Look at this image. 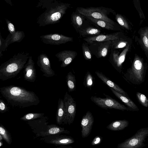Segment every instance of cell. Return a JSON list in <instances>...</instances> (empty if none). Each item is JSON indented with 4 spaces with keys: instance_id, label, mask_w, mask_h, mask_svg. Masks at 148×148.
<instances>
[{
    "instance_id": "6da1fadb",
    "label": "cell",
    "mask_w": 148,
    "mask_h": 148,
    "mask_svg": "<svg viewBox=\"0 0 148 148\" xmlns=\"http://www.w3.org/2000/svg\"><path fill=\"white\" fill-rule=\"evenodd\" d=\"M0 92L8 103L13 107L20 108L37 106L40 101L33 91L19 86L13 85L0 88Z\"/></svg>"
},
{
    "instance_id": "7a4b0ae2",
    "label": "cell",
    "mask_w": 148,
    "mask_h": 148,
    "mask_svg": "<svg viewBox=\"0 0 148 148\" xmlns=\"http://www.w3.org/2000/svg\"><path fill=\"white\" fill-rule=\"evenodd\" d=\"M71 4L58 0H40L36 7L43 12L37 18L36 23L40 27L54 24L60 22Z\"/></svg>"
},
{
    "instance_id": "3957f363",
    "label": "cell",
    "mask_w": 148,
    "mask_h": 148,
    "mask_svg": "<svg viewBox=\"0 0 148 148\" xmlns=\"http://www.w3.org/2000/svg\"><path fill=\"white\" fill-rule=\"evenodd\" d=\"M29 53L24 52L15 54L0 66V79L4 81L16 76L25 66L29 57Z\"/></svg>"
},
{
    "instance_id": "277c9868",
    "label": "cell",
    "mask_w": 148,
    "mask_h": 148,
    "mask_svg": "<svg viewBox=\"0 0 148 148\" xmlns=\"http://www.w3.org/2000/svg\"><path fill=\"white\" fill-rule=\"evenodd\" d=\"M76 10L85 16L103 20L114 25V21L108 17V15L112 12L110 8L103 7H78Z\"/></svg>"
},
{
    "instance_id": "5b68a950",
    "label": "cell",
    "mask_w": 148,
    "mask_h": 148,
    "mask_svg": "<svg viewBox=\"0 0 148 148\" xmlns=\"http://www.w3.org/2000/svg\"><path fill=\"white\" fill-rule=\"evenodd\" d=\"M148 136V127L138 130L132 137L119 144L118 148H141L146 145L144 143Z\"/></svg>"
},
{
    "instance_id": "8992f818",
    "label": "cell",
    "mask_w": 148,
    "mask_h": 148,
    "mask_svg": "<svg viewBox=\"0 0 148 148\" xmlns=\"http://www.w3.org/2000/svg\"><path fill=\"white\" fill-rule=\"evenodd\" d=\"M106 98H102L96 96H92L91 100L96 105L103 109H114L122 111L128 110V109L115 99L103 93Z\"/></svg>"
},
{
    "instance_id": "52a82bcc",
    "label": "cell",
    "mask_w": 148,
    "mask_h": 148,
    "mask_svg": "<svg viewBox=\"0 0 148 148\" xmlns=\"http://www.w3.org/2000/svg\"><path fill=\"white\" fill-rule=\"evenodd\" d=\"M63 100L65 109V116L63 122L64 124L70 125L73 123L75 116L76 102L67 92H66Z\"/></svg>"
},
{
    "instance_id": "ba28073f",
    "label": "cell",
    "mask_w": 148,
    "mask_h": 148,
    "mask_svg": "<svg viewBox=\"0 0 148 148\" xmlns=\"http://www.w3.org/2000/svg\"><path fill=\"white\" fill-rule=\"evenodd\" d=\"M128 79L134 84H139L143 82L144 80L145 72L141 62L136 60L133 68L127 72Z\"/></svg>"
},
{
    "instance_id": "9c48e42d",
    "label": "cell",
    "mask_w": 148,
    "mask_h": 148,
    "mask_svg": "<svg viewBox=\"0 0 148 148\" xmlns=\"http://www.w3.org/2000/svg\"><path fill=\"white\" fill-rule=\"evenodd\" d=\"M40 38L44 43L51 45H60L73 41V37L66 36L58 33L43 35L40 36Z\"/></svg>"
},
{
    "instance_id": "30bf717a",
    "label": "cell",
    "mask_w": 148,
    "mask_h": 148,
    "mask_svg": "<svg viewBox=\"0 0 148 148\" xmlns=\"http://www.w3.org/2000/svg\"><path fill=\"white\" fill-rule=\"evenodd\" d=\"M112 41L94 42L89 44L91 53L97 58L105 57L111 48Z\"/></svg>"
},
{
    "instance_id": "8fae6325",
    "label": "cell",
    "mask_w": 148,
    "mask_h": 148,
    "mask_svg": "<svg viewBox=\"0 0 148 148\" xmlns=\"http://www.w3.org/2000/svg\"><path fill=\"white\" fill-rule=\"evenodd\" d=\"M37 64L40 68L44 76L50 77L55 75L54 71L51 68L49 59L46 54L42 53L38 56Z\"/></svg>"
},
{
    "instance_id": "7c38bea8",
    "label": "cell",
    "mask_w": 148,
    "mask_h": 148,
    "mask_svg": "<svg viewBox=\"0 0 148 148\" xmlns=\"http://www.w3.org/2000/svg\"><path fill=\"white\" fill-rule=\"evenodd\" d=\"M24 80L31 82H34L36 78L35 63L32 56H29L23 71Z\"/></svg>"
},
{
    "instance_id": "4fadbf2b",
    "label": "cell",
    "mask_w": 148,
    "mask_h": 148,
    "mask_svg": "<svg viewBox=\"0 0 148 148\" xmlns=\"http://www.w3.org/2000/svg\"><path fill=\"white\" fill-rule=\"evenodd\" d=\"M77 53L75 51L70 50H65L61 51L55 55L62 63L61 67H65L69 65L75 58Z\"/></svg>"
},
{
    "instance_id": "5bb4252c",
    "label": "cell",
    "mask_w": 148,
    "mask_h": 148,
    "mask_svg": "<svg viewBox=\"0 0 148 148\" xmlns=\"http://www.w3.org/2000/svg\"><path fill=\"white\" fill-rule=\"evenodd\" d=\"M94 121V118L92 113L89 111H87L83 116L81 121L82 136V137H86L90 134Z\"/></svg>"
},
{
    "instance_id": "9a60e30c",
    "label": "cell",
    "mask_w": 148,
    "mask_h": 148,
    "mask_svg": "<svg viewBox=\"0 0 148 148\" xmlns=\"http://www.w3.org/2000/svg\"><path fill=\"white\" fill-rule=\"evenodd\" d=\"M84 25V23L79 29L78 33L80 37L86 38L97 36L101 34V30L95 25Z\"/></svg>"
},
{
    "instance_id": "2e32d148",
    "label": "cell",
    "mask_w": 148,
    "mask_h": 148,
    "mask_svg": "<svg viewBox=\"0 0 148 148\" xmlns=\"http://www.w3.org/2000/svg\"><path fill=\"white\" fill-rule=\"evenodd\" d=\"M118 34L116 33L100 34L99 35L84 38L83 40L89 45L94 42L112 41L117 39Z\"/></svg>"
},
{
    "instance_id": "e0dca14e",
    "label": "cell",
    "mask_w": 148,
    "mask_h": 148,
    "mask_svg": "<svg viewBox=\"0 0 148 148\" xmlns=\"http://www.w3.org/2000/svg\"><path fill=\"white\" fill-rule=\"evenodd\" d=\"M95 73L98 77L109 87L112 88L117 92L125 96L128 97L127 94L125 91L102 73L96 71Z\"/></svg>"
},
{
    "instance_id": "ac0fdd59",
    "label": "cell",
    "mask_w": 148,
    "mask_h": 148,
    "mask_svg": "<svg viewBox=\"0 0 148 148\" xmlns=\"http://www.w3.org/2000/svg\"><path fill=\"white\" fill-rule=\"evenodd\" d=\"M85 18V16L76 10L73 12L71 16V24L77 33L82 27Z\"/></svg>"
},
{
    "instance_id": "d6986e66",
    "label": "cell",
    "mask_w": 148,
    "mask_h": 148,
    "mask_svg": "<svg viewBox=\"0 0 148 148\" xmlns=\"http://www.w3.org/2000/svg\"><path fill=\"white\" fill-rule=\"evenodd\" d=\"M113 93L119 99L123 102L130 110L132 111H138L139 110L136 105L129 97L117 92L112 88L109 87Z\"/></svg>"
},
{
    "instance_id": "ffe728a7",
    "label": "cell",
    "mask_w": 148,
    "mask_h": 148,
    "mask_svg": "<svg viewBox=\"0 0 148 148\" xmlns=\"http://www.w3.org/2000/svg\"><path fill=\"white\" fill-rule=\"evenodd\" d=\"M87 21L91 24L108 30H114V25L107 21L89 17H86Z\"/></svg>"
},
{
    "instance_id": "44dd1931",
    "label": "cell",
    "mask_w": 148,
    "mask_h": 148,
    "mask_svg": "<svg viewBox=\"0 0 148 148\" xmlns=\"http://www.w3.org/2000/svg\"><path fill=\"white\" fill-rule=\"evenodd\" d=\"M65 116L64 103L63 99L59 98L56 111V118L57 123L61 124L63 122Z\"/></svg>"
},
{
    "instance_id": "7402d4cb",
    "label": "cell",
    "mask_w": 148,
    "mask_h": 148,
    "mask_svg": "<svg viewBox=\"0 0 148 148\" xmlns=\"http://www.w3.org/2000/svg\"><path fill=\"white\" fill-rule=\"evenodd\" d=\"M129 122L126 120H118L112 122L109 124L107 128L113 131L122 130L128 126Z\"/></svg>"
},
{
    "instance_id": "603a6c76",
    "label": "cell",
    "mask_w": 148,
    "mask_h": 148,
    "mask_svg": "<svg viewBox=\"0 0 148 148\" xmlns=\"http://www.w3.org/2000/svg\"><path fill=\"white\" fill-rule=\"evenodd\" d=\"M25 36L24 33L22 31H16L13 34L10 33L7 36L6 39L7 40L8 45L14 42H20Z\"/></svg>"
},
{
    "instance_id": "cb8c5ba5",
    "label": "cell",
    "mask_w": 148,
    "mask_h": 148,
    "mask_svg": "<svg viewBox=\"0 0 148 148\" xmlns=\"http://www.w3.org/2000/svg\"><path fill=\"white\" fill-rule=\"evenodd\" d=\"M48 128L46 131L41 132L38 136H45L63 132H68L64 128L57 126L49 127Z\"/></svg>"
},
{
    "instance_id": "d4e9b609",
    "label": "cell",
    "mask_w": 148,
    "mask_h": 148,
    "mask_svg": "<svg viewBox=\"0 0 148 148\" xmlns=\"http://www.w3.org/2000/svg\"><path fill=\"white\" fill-rule=\"evenodd\" d=\"M66 81L69 91L72 92L75 91L76 89V80L75 76L71 72L68 73L66 77Z\"/></svg>"
},
{
    "instance_id": "484cf974",
    "label": "cell",
    "mask_w": 148,
    "mask_h": 148,
    "mask_svg": "<svg viewBox=\"0 0 148 148\" xmlns=\"http://www.w3.org/2000/svg\"><path fill=\"white\" fill-rule=\"evenodd\" d=\"M94 82L95 79L94 77L90 72L88 71L84 79V85L85 87L91 90L92 88L94 86Z\"/></svg>"
},
{
    "instance_id": "4316f807",
    "label": "cell",
    "mask_w": 148,
    "mask_h": 148,
    "mask_svg": "<svg viewBox=\"0 0 148 148\" xmlns=\"http://www.w3.org/2000/svg\"><path fill=\"white\" fill-rule=\"evenodd\" d=\"M44 113H32L27 114L20 118L21 120L27 121L40 119L43 117Z\"/></svg>"
},
{
    "instance_id": "83f0119b",
    "label": "cell",
    "mask_w": 148,
    "mask_h": 148,
    "mask_svg": "<svg viewBox=\"0 0 148 148\" xmlns=\"http://www.w3.org/2000/svg\"><path fill=\"white\" fill-rule=\"evenodd\" d=\"M74 140L69 138H60L52 140L51 143L58 145H67L73 143Z\"/></svg>"
},
{
    "instance_id": "f1b7e54d",
    "label": "cell",
    "mask_w": 148,
    "mask_h": 148,
    "mask_svg": "<svg viewBox=\"0 0 148 148\" xmlns=\"http://www.w3.org/2000/svg\"><path fill=\"white\" fill-rule=\"evenodd\" d=\"M82 47L83 54L84 59L86 60L91 61L92 59V53L88 44L86 42H83Z\"/></svg>"
},
{
    "instance_id": "f546056e",
    "label": "cell",
    "mask_w": 148,
    "mask_h": 148,
    "mask_svg": "<svg viewBox=\"0 0 148 148\" xmlns=\"http://www.w3.org/2000/svg\"><path fill=\"white\" fill-rule=\"evenodd\" d=\"M137 98L141 104L145 107H148V99L144 94L139 92L136 94Z\"/></svg>"
},
{
    "instance_id": "4dcf8cb0",
    "label": "cell",
    "mask_w": 148,
    "mask_h": 148,
    "mask_svg": "<svg viewBox=\"0 0 148 148\" xmlns=\"http://www.w3.org/2000/svg\"><path fill=\"white\" fill-rule=\"evenodd\" d=\"M0 134L8 144L10 143V138L7 131L1 125L0 127Z\"/></svg>"
},
{
    "instance_id": "1f68e13d",
    "label": "cell",
    "mask_w": 148,
    "mask_h": 148,
    "mask_svg": "<svg viewBox=\"0 0 148 148\" xmlns=\"http://www.w3.org/2000/svg\"><path fill=\"white\" fill-rule=\"evenodd\" d=\"M8 46L5 39H4L2 37L0 33V57L3 56L2 52L5 51Z\"/></svg>"
},
{
    "instance_id": "d6a6232c",
    "label": "cell",
    "mask_w": 148,
    "mask_h": 148,
    "mask_svg": "<svg viewBox=\"0 0 148 148\" xmlns=\"http://www.w3.org/2000/svg\"><path fill=\"white\" fill-rule=\"evenodd\" d=\"M9 109L6 104L2 99H0V112L1 113H4L8 111Z\"/></svg>"
},
{
    "instance_id": "836d02e7",
    "label": "cell",
    "mask_w": 148,
    "mask_h": 148,
    "mask_svg": "<svg viewBox=\"0 0 148 148\" xmlns=\"http://www.w3.org/2000/svg\"><path fill=\"white\" fill-rule=\"evenodd\" d=\"M7 24L8 31L11 34H14L16 32L14 25L8 20L5 18Z\"/></svg>"
},
{
    "instance_id": "e575fe53",
    "label": "cell",
    "mask_w": 148,
    "mask_h": 148,
    "mask_svg": "<svg viewBox=\"0 0 148 148\" xmlns=\"http://www.w3.org/2000/svg\"><path fill=\"white\" fill-rule=\"evenodd\" d=\"M116 16V21L118 23L121 25H124V22L122 18L118 15H117Z\"/></svg>"
},
{
    "instance_id": "d590c367",
    "label": "cell",
    "mask_w": 148,
    "mask_h": 148,
    "mask_svg": "<svg viewBox=\"0 0 148 148\" xmlns=\"http://www.w3.org/2000/svg\"><path fill=\"white\" fill-rule=\"evenodd\" d=\"M143 41L145 46L148 47V40L147 37L145 36L143 37Z\"/></svg>"
},
{
    "instance_id": "8d00e7d4",
    "label": "cell",
    "mask_w": 148,
    "mask_h": 148,
    "mask_svg": "<svg viewBox=\"0 0 148 148\" xmlns=\"http://www.w3.org/2000/svg\"><path fill=\"white\" fill-rule=\"evenodd\" d=\"M3 138L1 135L0 134V140H1L3 139Z\"/></svg>"
},
{
    "instance_id": "74e56055",
    "label": "cell",
    "mask_w": 148,
    "mask_h": 148,
    "mask_svg": "<svg viewBox=\"0 0 148 148\" xmlns=\"http://www.w3.org/2000/svg\"><path fill=\"white\" fill-rule=\"evenodd\" d=\"M0 147H1L2 145V143L1 142V140H0Z\"/></svg>"
}]
</instances>
